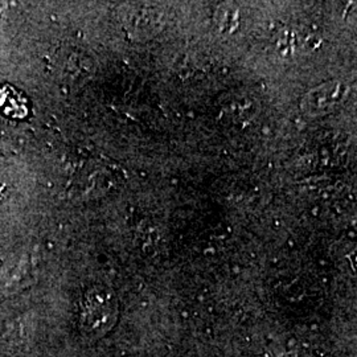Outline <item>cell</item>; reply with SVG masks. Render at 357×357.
Masks as SVG:
<instances>
[{"label": "cell", "instance_id": "6da1fadb", "mask_svg": "<svg viewBox=\"0 0 357 357\" xmlns=\"http://www.w3.org/2000/svg\"><path fill=\"white\" fill-rule=\"evenodd\" d=\"M116 306L112 295L106 291H90L82 305L81 328L88 336H102L114 326Z\"/></svg>", "mask_w": 357, "mask_h": 357}, {"label": "cell", "instance_id": "7a4b0ae2", "mask_svg": "<svg viewBox=\"0 0 357 357\" xmlns=\"http://www.w3.org/2000/svg\"><path fill=\"white\" fill-rule=\"evenodd\" d=\"M31 271H32L31 262L28 259L20 258L16 262L8 264L7 268H4L1 282L4 287L13 291L23 289L26 283L31 281Z\"/></svg>", "mask_w": 357, "mask_h": 357}, {"label": "cell", "instance_id": "3957f363", "mask_svg": "<svg viewBox=\"0 0 357 357\" xmlns=\"http://www.w3.org/2000/svg\"><path fill=\"white\" fill-rule=\"evenodd\" d=\"M20 100L15 89L0 90V109L11 116H23L26 113V102Z\"/></svg>", "mask_w": 357, "mask_h": 357}]
</instances>
